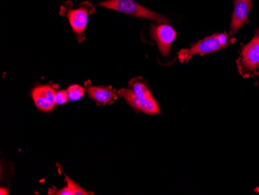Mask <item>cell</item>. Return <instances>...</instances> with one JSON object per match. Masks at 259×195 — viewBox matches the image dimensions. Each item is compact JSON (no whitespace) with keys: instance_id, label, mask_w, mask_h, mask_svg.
I'll return each instance as SVG.
<instances>
[{"instance_id":"cell-2","label":"cell","mask_w":259,"mask_h":195,"mask_svg":"<svg viewBox=\"0 0 259 195\" xmlns=\"http://www.w3.org/2000/svg\"><path fill=\"white\" fill-rule=\"evenodd\" d=\"M238 71L244 78L258 75L259 69V29L247 45L241 46L240 56L237 60Z\"/></svg>"},{"instance_id":"cell-1","label":"cell","mask_w":259,"mask_h":195,"mask_svg":"<svg viewBox=\"0 0 259 195\" xmlns=\"http://www.w3.org/2000/svg\"><path fill=\"white\" fill-rule=\"evenodd\" d=\"M235 37H231L226 32L217 33L197 43L193 44L190 49H182L179 53V59L181 63L188 62L194 55L200 56L218 52L221 49H226L230 44L235 42Z\"/></svg>"},{"instance_id":"cell-3","label":"cell","mask_w":259,"mask_h":195,"mask_svg":"<svg viewBox=\"0 0 259 195\" xmlns=\"http://www.w3.org/2000/svg\"><path fill=\"white\" fill-rule=\"evenodd\" d=\"M99 6L116 10L126 15L155 20L158 24H165L168 22L166 17L142 7L135 0H107L99 4Z\"/></svg>"},{"instance_id":"cell-12","label":"cell","mask_w":259,"mask_h":195,"mask_svg":"<svg viewBox=\"0 0 259 195\" xmlns=\"http://www.w3.org/2000/svg\"><path fill=\"white\" fill-rule=\"evenodd\" d=\"M67 92L69 100L76 101L83 97L85 94V89L78 85H72L67 89Z\"/></svg>"},{"instance_id":"cell-5","label":"cell","mask_w":259,"mask_h":195,"mask_svg":"<svg viewBox=\"0 0 259 195\" xmlns=\"http://www.w3.org/2000/svg\"><path fill=\"white\" fill-rule=\"evenodd\" d=\"M151 37L158 44V49L164 57H168L171 52L172 42L177 36V33L172 27L165 24L152 25L151 30Z\"/></svg>"},{"instance_id":"cell-10","label":"cell","mask_w":259,"mask_h":195,"mask_svg":"<svg viewBox=\"0 0 259 195\" xmlns=\"http://www.w3.org/2000/svg\"><path fill=\"white\" fill-rule=\"evenodd\" d=\"M66 179L67 185L61 190H51L49 191V194L57 195H89L93 194L92 192L87 191L84 189L80 187L73 180H71L69 177L65 176Z\"/></svg>"},{"instance_id":"cell-13","label":"cell","mask_w":259,"mask_h":195,"mask_svg":"<svg viewBox=\"0 0 259 195\" xmlns=\"http://www.w3.org/2000/svg\"><path fill=\"white\" fill-rule=\"evenodd\" d=\"M68 100H69V98H68L67 90H59V91L56 92L55 101H56V104L58 105L65 104V103L68 101Z\"/></svg>"},{"instance_id":"cell-9","label":"cell","mask_w":259,"mask_h":195,"mask_svg":"<svg viewBox=\"0 0 259 195\" xmlns=\"http://www.w3.org/2000/svg\"><path fill=\"white\" fill-rule=\"evenodd\" d=\"M88 94L99 104H110L117 99L116 90L111 87H90Z\"/></svg>"},{"instance_id":"cell-4","label":"cell","mask_w":259,"mask_h":195,"mask_svg":"<svg viewBox=\"0 0 259 195\" xmlns=\"http://www.w3.org/2000/svg\"><path fill=\"white\" fill-rule=\"evenodd\" d=\"M118 95L124 99L137 112H143L147 114L160 113L159 106L155 98H141L134 94L132 89H121L118 91Z\"/></svg>"},{"instance_id":"cell-7","label":"cell","mask_w":259,"mask_h":195,"mask_svg":"<svg viewBox=\"0 0 259 195\" xmlns=\"http://www.w3.org/2000/svg\"><path fill=\"white\" fill-rule=\"evenodd\" d=\"M56 90L49 85L35 87L31 92L32 98L36 107L44 112H50L56 105L55 101Z\"/></svg>"},{"instance_id":"cell-8","label":"cell","mask_w":259,"mask_h":195,"mask_svg":"<svg viewBox=\"0 0 259 195\" xmlns=\"http://www.w3.org/2000/svg\"><path fill=\"white\" fill-rule=\"evenodd\" d=\"M89 13L87 7L68 10L66 15L69 20L70 25L75 33L81 34L87 28Z\"/></svg>"},{"instance_id":"cell-14","label":"cell","mask_w":259,"mask_h":195,"mask_svg":"<svg viewBox=\"0 0 259 195\" xmlns=\"http://www.w3.org/2000/svg\"><path fill=\"white\" fill-rule=\"evenodd\" d=\"M0 193H1V194L2 195H4V194H8L9 193V192H8V190H4V188H1V190H0Z\"/></svg>"},{"instance_id":"cell-6","label":"cell","mask_w":259,"mask_h":195,"mask_svg":"<svg viewBox=\"0 0 259 195\" xmlns=\"http://www.w3.org/2000/svg\"><path fill=\"white\" fill-rule=\"evenodd\" d=\"M252 4L253 0H234L229 33L231 37H234L241 27L248 24V16Z\"/></svg>"},{"instance_id":"cell-15","label":"cell","mask_w":259,"mask_h":195,"mask_svg":"<svg viewBox=\"0 0 259 195\" xmlns=\"http://www.w3.org/2000/svg\"><path fill=\"white\" fill-rule=\"evenodd\" d=\"M256 190V191L259 192V187H257V189H256V190Z\"/></svg>"},{"instance_id":"cell-11","label":"cell","mask_w":259,"mask_h":195,"mask_svg":"<svg viewBox=\"0 0 259 195\" xmlns=\"http://www.w3.org/2000/svg\"><path fill=\"white\" fill-rule=\"evenodd\" d=\"M130 84L132 86V90L134 94L138 97L143 99L154 98L148 87L143 83L140 81H132Z\"/></svg>"}]
</instances>
